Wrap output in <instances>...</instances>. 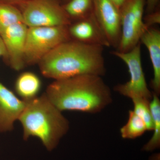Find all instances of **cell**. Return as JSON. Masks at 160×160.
Returning a JSON list of instances; mask_svg holds the SVG:
<instances>
[{
    "label": "cell",
    "instance_id": "1",
    "mask_svg": "<svg viewBox=\"0 0 160 160\" xmlns=\"http://www.w3.org/2000/svg\"><path fill=\"white\" fill-rule=\"evenodd\" d=\"M104 47L70 40L52 49L39 62L44 76L55 80L106 73Z\"/></svg>",
    "mask_w": 160,
    "mask_h": 160
},
{
    "label": "cell",
    "instance_id": "2",
    "mask_svg": "<svg viewBox=\"0 0 160 160\" xmlns=\"http://www.w3.org/2000/svg\"><path fill=\"white\" fill-rule=\"evenodd\" d=\"M59 110L95 113L112 102L109 86L102 77L82 75L55 80L45 92Z\"/></svg>",
    "mask_w": 160,
    "mask_h": 160
},
{
    "label": "cell",
    "instance_id": "3",
    "mask_svg": "<svg viewBox=\"0 0 160 160\" xmlns=\"http://www.w3.org/2000/svg\"><path fill=\"white\" fill-rule=\"evenodd\" d=\"M26 102L18 120L22 127L23 140L37 138L47 151H52L69 131V121L45 93Z\"/></svg>",
    "mask_w": 160,
    "mask_h": 160
},
{
    "label": "cell",
    "instance_id": "4",
    "mask_svg": "<svg viewBox=\"0 0 160 160\" xmlns=\"http://www.w3.org/2000/svg\"><path fill=\"white\" fill-rule=\"evenodd\" d=\"M68 26L28 28L24 51L25 62L39 63L57 46L71 40Z\"/></svg>",
    "mask_w": 160,
    "mask_h": 160
},
{
    "label": "cell",
    "instance_id": "5",
    "mask_svg": "<svg viewBox=\"0 0 160 160\" xmlns=\"http://www.w3.org/2000/svg\"><path fill=\"white\" fill-rule=\"evenodd\" d=\"M146 0H126L120 9L121 36L117 50L130 51L140 43L143 33L149 28L144 23V7Z\"/></svg>",
    "mask_w": 160,
    "mask_h": 160
},
{
    "label": "cell",
    "instance_id": "6",
    "mask_svg": "<svg viewBox=\"0 0 160 160\" xmlns=\"http://www.w3.org/2000/svg\"><path fill=\"white\" fill-rule=\"evenodd\" d=\"M112 53L126 64L130 75V79L128 82L116 86L114 90L131 99L142 98L150 101L152 98V92L148 88L143 72L140 43L127 52L115 51Z\"/></svg>",
    "mask_w": 160,
    "mask_h": 160
},
{
    "label": "cell",
    "instance_id": "7",
    "mask_svg": "<svg viewBox=\"0 0 160 160\" xmlns=\"http://www.w3.org/2000/svg\"><path fill=\"white\" fill-rule=\"evenodd\" d=\"M28 28L68 26L71 24L66 12L53 0H31L22 12Z\"/></svg>",
    "mask_w": 160,
    "mask_h": 160
},
{
    "label": "cell",
    "instance_id": "8",
    "mask_svg": "<svg viewBox=\"0 0 160 160\" xmlns=\"http://www.w3.org/2000/svg\"><path fill=\"white\" fill-rule=\"evenodd\" d=\"M93 12L110 46L117 48L121 36L120 9L110 0H93Z\"/></svg>",
    "mask_w": 160,
    "mask_h": 160
},
{
    "label": "cell",
    "instance_id": "9",
    "mask_svg": "<svg viewBox=\"0 0 160 160\" xmlns=\"http://www.w3.org/2000/svg\"><path fill=\"white\" fill-rule=\"evenodd\" d=\"M28 29L24 23H18L9 26L0 34L10 65L16 70L22 69L25 63L24 51Z\"/></svg>",
    "mask_w": 160,
    "mask_h": 160
},
{
    "label": "cell",
    "instance_id": "10",
    "mask_svg": "<svg viewBox=\"0 0 160 160\" xmlns=\"http://www.w3.org/2000/svg\"><path fill=\"white\" fill-rule=\"evenodd\" d=\"M68 30L70 38L88 45L110 47L106 35L96 18L93 12L87 17L70 24Z\"/></svg>",
    "mask_w": 160,
    "mask_h": 160
},
{
    "label": "cell",
    "instance_id": "11",
    "mask_svg": "<svg viewBox=\"0 0 160 160\" xmlns=\"http://www.w3.org/2000/svg\"><path fill=\"white\" fill-rule=\"evenodd\" d=\"M26 103L0 82V133L12 131Z\"/></svg>",
    "mask_w": 160,
    "mask_h": 160
},
{
    "label": "cell",
    "instance_id": "12",
    "mask_svg": "<svg viewBox=\"0 0 160 160\" xmlns=\"http://www.w3.org/2000/svg\"><path fill=\"white\" fill-rule=\"evenodd\" d=\"M149 51L153 71L151 86L153 92L160 93V31L151 27L147 29L140 39Z\"/></svg>",
    "mask_w": 160,
    "mask_h": 160
},
{
    "label": "cell",
    "instance_id": "13",
    "mask_svg": "<svg viewBox=\"0 0 160 160\" xmlns=\"http://www.w3.org/2000/svg\"><path fill=\"white\" fill-rule=\"evenodd\" d=\"M41 87L42 82L40 78L31 72L21 73L15 84V90L18 96L26 102L37 97Z\"/></svg>",
    "mask_w": 160,
    "mask_h": 160
},
{
    "label": "cell",
    "instance_id": "14",
    "mask_svg": "<svg viewBox=\"0 0 160 160\" xmlns=\"http://www.w3.org/2000/svg\"><path fill=\"white\" fill-rule=\"evenodd\" d=\"M150 108L153 120V135L149 142L144 145L143 150L152 151L158 149L160 146V101L158 95L152 92L150 102Z\"/></svg>",
    "mask_w": 160,
    "mask_h": 160
},
{
    "label": "cell",
    "instance_id": "15",
    "mask_svg": "<svg viewBox=\"0 0 160 160\" xmlns=\"http://www.w3.org/2000/svg\"><path fill=\"white\" fill-rule=\"evenodd\" d=\"M147 131L146 124L141 118L129 110L127 123L120 129L121 136L124 139H133L139 137Z\"/></svg>",
    "mask_w": 160,
    "mask_h": 160
},
{
    "label": "cell",
    "instance_id": "16",
    "mask_svg": "<svg viewBox=\"0 0 160 160\" xmlns=\"http://www.w3.org/2000/svg\"><path fill=\"white\" fill-rule=\"evenodd\" d=\"M93 0H70L64 7L70 18L81 20L93 12Z\"/></svg>",
    "mask_w": 160,
    "mask_h": 160
},
{
    "label": "cell",
    "instance_id": "17",
    "mask_svg": "<svg viewBox=\"0 0 160 160\" xmlns=\"http://www.w3.org/2000/svg\"><path fill=\"white\" fill-rule=\"evenodd\" d=\"M22 22L21 12L12 6L0 4V34L9 26Z\"/></svg>",
    "mask_w": 160,
    "mask_h": 160
},
{
    "label": "cell",
    "instance_id": "18",
    "mask_svg": "<svg viewBox=\"0 0 160 160\" xmlns=\"http://www.w3.org/2000/svg\"><path fill=\"white\" fill-rule=\"evenodd\" d=\"M133 102V111L146 124L148 131L153 130V120L150 108V101L142 98H131Z\"/></svg>",
    "mask_w": 160,
    "mask_h": 160
},
{
    "label": "cell",
    "instance_id": "19",
    "mask_svg": "<svg viewBox=\"0 0 160 160\" xmlns=\"http://www.w3.org/2000/svg\"><path fill=\"white\" fill-rule=\"evenodd\" d=\"M144 22L148 28L152 27V26L156 24H160V12L154 11L151 13H148L144 18Z\"/></svg>",
    "mask_w": 160,
    "mask_h": 160
},
{
    "label": "cell",
    "instance_id": "20",
    "mask_svg": "<svg viewBox=\"0 0 160 160\" xmlns=\"http://www.w3.org/2000/svg\"><path fill=\"white\" fill-rule=\"evenodd\" d=\"M159 0H146V12L147 14L155 11Z\"/></svg>",
    "mask_w": 160,
    "mask_h": 160
},
{
    "label": "cell",
    "instance_id": "21",
    "mask_svg": "<svg viewBox=\"0 0 160 160\" xmlns=\"http://www.w3.org/2000/svg\"><path fill=\"white\" fill-rule=\"evenodd\" d=\"M7 57V53L5 45L0 35V57Z\"/></svg>",
    "mask_w": 160,
    "mask_h": 160
},
{
    "label": "cell",
    "instance_id": "22",
    "mask_svg": "<svg viewBox=\"0 0 160 160\" xmlns=\"http://www.w3.org/2000/svg\"><path fill=\"white\" fill-rule=\"evenodd\" d=\"M110 1L120 9L124 5L126 0H110Z\"/></svg>",
    "mask_w": 160,
    "mask_h": 160
}]
</instances>
